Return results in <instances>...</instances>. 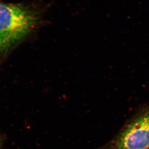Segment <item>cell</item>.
<instances>
[{
  "instance_id": "6da1fadb",
  "label": "cell",
  "mask_w": 149,
  "mask_h": 149,
  "mask_svg": "<svg viewBox=\"0 0 149 149\" xmlns=\"http://www.w3.org/2000/svg\"><path fill=\"white\" fill-rule=\"evenodd\" d=\"M38 19L36 11L24 6L0 3V56L24 38Z\"/></svg>"
},
{
  "instance_id": "7a4b0ae2",
  "label": "cell",
  "mask_w": 149,
  "mask_h": 149,
  "mask_svg": "<svg viewBox=\"0 0 149 149\" xmlns=\"http://www.w3.org/2000/svg\"><path fill=\"white\" fill-rule=\"evenodd\" d=\"M111 149H149V110L127 125L111 144Z\"/></svg>"
},
{
  "instance_id": "3957f363",
  "label": "cell",
  "mask_w": 149,
  "mask_h": 149,
  "mask_svg": "<svg viewBox=\"0 0 149 149\" xmlns=\"http://www.w3.org/2000/svg\"><path fill=\"white\" fill-rule=\"evenodd\" d=\"M1 138H0V149H1Z\"/></svg>"
}]
</instances>
